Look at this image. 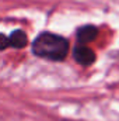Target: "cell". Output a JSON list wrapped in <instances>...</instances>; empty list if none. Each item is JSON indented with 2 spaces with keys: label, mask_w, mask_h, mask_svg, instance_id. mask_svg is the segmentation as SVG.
<instances>
[{
  "label": "cell",
  "mask_w": 119,
  "mask_h": 121,
  "mask_svg": "<svg viewBox=\"0 0 119 121\" xmlns=\"http://www.w3.org/2000/svg\"><path fill=\"white\" fill-rule=\"evenodd\" d=\"M32 52L49 60H63L69 52V42L62 35L53 32H42L32 42Z\"/></svg>",
  "instance_id": "obj_1"
},
{
  "label": "cell",
  "mask_w": 119,
  "mask_h": 121,
  "mask_svg": "<svg viewBox=\"0 0 119 121\" xmlns=\"http://www.w3.org/2000/svg\"><path fill=\"white\" fill-rule=\"evenodd\" d=\"M73 56H74V60L77 63H80L83 66H90V65H92L95 62V54H94V51L91 48H88V47H86V45H81V44H79L74 48Z\"/></svg>",
  "instance_id": "obj_2"
},
{
  "label": "cell",
  "mask_w": 119,
  "mask_h": 121,
  "mask_svg": "<svg viewBox=\"0 0 119 121\" xmlns=\"http://www.w3.org/2000/svg\"><path fill=\"white\" fill-rule=\"evenodd\" d=\"M98 35V28L95 26H91V24H87V26H83L80 27L77 32H76V37H77V42L81 44V45H86V44H90L91 41H94Z\"/></svg>",
  "instance_id": "obj_3"
},
{
  "label": "cell",
  "mask_w": 119,
  "mask_h": 121,
  "mask_svg": "<svg viewBox=\"0 0 119 121\" xmlns=\"http://www.w3.org/2000/svg\"><path fill=\"white\" fill-rule=\"evenodd\" d=\"M8 41H10V47H13V48H24L28 44L27 34L21 30L13 31L11 35L8 37Z\"/></svg>",
  "instance_id": "obj_4"
},
{
  "label": "cell",
  "mask_w": 119,
  "mask_h": 121,
  "mask_svg": "<svg viewBox=\"0 0 119 121\" xmlns=\"http://www.w3.org/2000/svg\"><path fill=\"white\" fill-rule=\"evenodd\" d=\"M8 47H10L8 37H6L4 34L0 32V51H3V49H6V48H8Z\"/></svg>",
  "instance_id": "obj_5"
}]
</instances>
